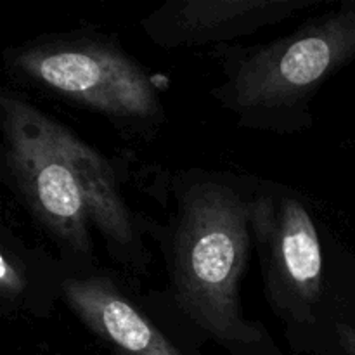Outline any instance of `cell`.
I'll return each mask as SVG.
<instances>
[{
	"label": "cell",
	"instance_id": "obj_1",
	"mask_svg": "<svg viewBox=\"0 0 355 355\" xmlns=\"http://www.w3.org/2000/svg\"><path fill=\"white\" fill-rule=\"evenodd\" d=\"M177 200L166 259L179 311L232 355H279L267 329L245 318L239 298L253 250L252 198L222 180L198 179Z\"/></svg>",
	"mask_w": 355,
	"mask_h": 355
},
{
	"label": "cell",
	"instance_id": "obj_2",
	"mask_svg": "<svg viewBox=\"0 0 355 355\" xmlns=\"http://www.w3.org/2000/svg\"><path fill=\"white\" fill-rule=\"evenodd\" d=\"M215 52L222 82L211 94L239 125L300 130L311 125V101L322 83L355 59V2H342L269 44Z\"/></svg>",
	"mask_w": 355,
	"mask_h": 355
},
{
	"label": "cell",
	"instance_id": "obj_3",
	"mask_svg": "<svg viewBox=\"0 0 355 355\" xmlns=\"http://www.w3.org/2000/svg\"><path fill=\"white\" fill-rule=\"evenodd\" d=\"M14 78L96 113L123 134H153L165 121L155 80L118 42L97 33L42 37L3 54Z\"/></svg>",
	"mask_w": 355,
	"mask_h": 355
},
{
	"label": "cell",
	"instance_id": "obj_4",
	"mask_svg": "<svg viewBox=\"0 0 355 355\" xmlns=\"http://www.w3.org/2000/svg\"><path fill=\"white\" fill-rule=\"evenodd\" d=\"M0 128L3 179L75 269H87L92 225L76 177L52 137L49 116L19 94L3 90Z\"/></svg>",
	"mask_w": 355,
	"mask_h": 355
},
{
	"label": "cell",
	"instance_id": "obj_5",
	"mask_svg": "<svg viewBox=\"0 0 355 355\" xmlns=\"http://www.w3.org/2000/svg\"><path fill=\"white\" fill-rule=\"evenodd\" d=\"M252 234L272 311L288 326L314 322L324 298V255L304 201L279 189L252 196Z\"/></svg>",
	"mask_w": 355,
	"mask_h": 355
},
{
	"label": "cell",
	"instance_id": "obj_6",
	"mask_svg": "<svg viewBox=\"0 0 355 355\" xmlns=\"http://www.w3.org/2000/svg\"><path fill=\"white\" fill-rule=\"evenodd\" d=\"M322 0H172L141 21L149 42L162 49L222 44L272 26Z\"/></svg>",
	"mask_w": 355,
	"mask_h": 355
},
{
	"label": "cell",
	"instance_id": "obj_7",
	"mask_svg": "<svg viewBox=\"0 0 355 355\" xmlns=\"http://www.w3.org/2000/svg\"><path fill=\"white\" fill-rule=\"evenodd\" d=\"M61 297L113 355H186L110 274L75 269L62 279Z\"/></svg>",
	"mask_w": 355,
	"mask_h": 355
},
{
	"label": "cell",
	"instance_id": "obj_8",
	"mask_svg": "<svg viewBox=\"0 0 355 355\" xmlns=\"http://www.w3.org/2000/svg\"><path fill=\"white\" fill-rule=\"evenodd\" d=\"M49 128L76 177L90 225L99 232L110 255L132 269H144V243L110 162L61 121L49 116Z\"/></svg>",
	"mask_w": 355,
	"mask_h": 355
},
{
	"label": "cell",
	"instance_id": "obj_9",
	"mask_svg": "<svg viewBox=\"0 0 355 355\" xmlns=\"http://www.w3.org/2000/svg\"><path fill=\"white\" fill-rule=\"evenodd\" d=\"M42 260L28 252L16 238L2 236V260H0V304L6 314L26 312L44 315L51 309L52 300L61 297L64 277L44 279L49 267H42Z\"/></svg>",
	"mask_w": 355,
	"mask_h": 355
},
{
	"label": "cell",
	"instance_id": "obj_10",
	"mask_svg": "<svg viewBox=\"0 0 355 355\" xmlns=\"http://www.w3.org/2000/svg\"><path fill=\"white\" fill-rule=\"evenodd\" d=\"M338 338L349 355H355V331L350 326L338 324Z\"/></svg>",
	"mask_w": 355,
	"mask_h": 355
}]
</instances>
